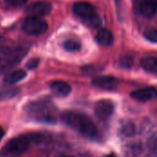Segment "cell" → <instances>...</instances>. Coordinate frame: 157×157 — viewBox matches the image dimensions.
I'll return each instance as SVG.
<instances>
[{
    "instance_id": "11",
    "label": "cell",
    "mask_w": 157,
    "mask_h": 157,
    "mask_svg": "<svg viewBox=\"0 0 157 157\" xmlns=\"http://www.w3.org/2000/svg\"><path fill=\"white\" fill-rule=\"evenodd\" d=\"M51 89L57 97H67L71 93V86L64 81H54L51 84Z\"/></svg>"
},
{
    "instance_id": "9",
    "label": "cell",
    "mask_w": 157,
    "mask_h": 157,
    "mask_svg": "<svg viewBox=\"0 0 157 157\" xmlns=\"http://www.w3.org/2000/svg\"><path fill=\"white\" fill-rule=\"evenodd\" d=\"M52 6L51 3L41 1V2H36V3L29 5L27 7L26 12L31 16L40 17L42 16H46L50 14L52 11Z\"/></svg>"
},
{
    "instance_id": "1",
    "label": "cell",
    "mask_w": 157,
    "mask_h": 157,
    "mask_svg": "<svg viewBox=\"0 0 157 157\" xmlns=\"http://www.w3.org/2000/svg\"><path fill=\"white\" fill-rule=\"evenodd\" d=\"M61 120L65 125L76 131L82 136L93 141L98 140V128L87 115L78 111H64L61 115Z\"/></svg>"
},
{
    "instance_id": "4",
    "label": "cell",
    "mask_w": 157,
    "mask_h": 157,
    "mask_svg": "<svg viewBox=\"0 0 157 157\" xmlns=\"http://www.w3.org/2000/svg\"><path fill=\"white\" fill-rule=\"evenodd\" d=\"M47 21L40 17L30 16L27 17L22 23V29L30 35H40L44 33L47 30Z\"/></svg>"
},
{
    "instance_id": "2",
    "label": "cell",
    "mask_w": 157,
    "mask_h": 157,
    "mask_svg": "<svg viewBox=\"0 0 157 157\" xmlns=\"http://www.w3.org/2000/svg\"><path fill=\"white\" fill-rule=\"evenodd\" d=\"M74 14L93 28H98L101 25L100 17H98L94 6L87 2H77L73 6Z\"/></svg>"
},
{
    "instance_id": "10",
    "label": "cell",
    "mask_w": 157,
    "mask_h": 157,
    "mask_svg": "<svg viewBox=\"0 0 157 157\" xmlns=\"http://www.w3.org/2000/svg\"><path fill=\"white\" fill-rule=\"evenodd\" d=\"M131 97L139 102H147L156 97V89L155 87H145L132 92Z\"/></svg>"
},
{
    "instance_id": "15",
    "label": "cell",
    "mask_w": 157,
    "mask_h": 157,
    "mask_svg": "<svg viewBox=\"0 0 157 157\" xmlns=\"http://www.w3.org/2000/svg\"><path fill=\"white\" fill-rule=\"evenodd\" d=\"M141 66L144 70L151 74H156L157 61L155 57H146L141 60Z\"/></svg>"
},
{
    "instance_id": "17",
    "label": "cell",
    "mask_w": 157,
    "mask_h": 157,
    "mask_svg": "<svg viewBox=\"0 0 157 157\" xmlns=\"http://www.w3.org/2000/svg\"><path fill=\"white\" fill-rule=\"evenodd\" d=\"M121 133L127 137H131L135 133V127L132 122L126 123L122 128H121Z\"/></svg>"
},
{
    "instance_id": "6",
    "label": "cell",
    "mask_w": 157,
    "mask_h": 157,
    "mask_svg": "<svg viewBox=\"0 0 157 157\" xmlns=\"http://www.w3.org/2000/svg\"><path fill=\"white\" fill-rule=\"evenodd\" d=\"M30 141L27 136L21 135L11 139L4 147V151L7 154L19 155L25 153L29 147Z\"/></svg>"
},
{
    "instance_id": "16",
    "label": "cell",
    "mask_w": 157,
    "mask_h": 157,
    "mask_svg": "<svg viewBox=\"0 0 157 157\" xmlns=\"http://www.w3.org/2000/svg\"><path fill=\"white\" fill-rule=\"evenodd\" d=\"M64 50L68 52H77L81 49V44L75 40H67L63 42Z\"/></svg>"
},
{
    "instance_id": "22",
    "label": "cell",
    "mask_w": 157,
    "mask_h": 157,
    "mask_svg": "<svg viewBox=\"0 0 157 157\" xmlns=\"http://www.w3.org/2000/svg\"><path fill=\"white\" fill-rule=\"evenodd\" d=\"M149 144H149L150 151L153 153L154 156L155 157V155H156V136H155V134L153 135V137L151 138Z\"/></svg>"
},
{
    "instance_id": "18",
    "label": "cell",
    "mask_w": 157,
    "mask_h": 157,
    "mask_svg": "<svg viewBox=\"0 0 157 157\" xmlns=\"http://www.w3.org/2000/svg\"><path fill=\"white\" fill-rule=\"evenodd\" d=\"M120 63H121V67H123L125 69H131L133 65V59L130 55H125L121 58Z\"/></svg>"
},
{
    "instance_id": "23",
    "label": "cell",
    "mask_w": 157,
    "mask_h": 157,
    "mask_svg": "<svg viewBox=\"0 0 157 157\" xmlns=\"http://www.w3.org/2000/svg\"><path fill=\"white\" fill-rule=\"evenodd\" d=\"M39 63H40V59L39 58H33V59H30L28 61L26 66H27V68L32 70V69H35L39 65Z\"/></svg>"
},
{
    "instance_id": "8",
    "label": "cell",
    "mask_w": 157,
    "mask_h": 157,
    "mask_svg": "<svg viewBox=\"0 0 157 157\" xmlns=\"http://www.w3.org/2000/svg\"><path fill=\"white\" fill-rule=\"evenodd\" d=\"M92 84L93 86L100 89L107 90V91H113L119 87L120 81L114 76L106 75V76H98L94 78Z\"/></svg>"
},
{
    "instance_id": "3",
    "label": "cell",
    "mask_w": 157,
    "mask_h": 157,
    "mask_svg": "<svg viewBox=\"0 0 157 157\" xmlns=\"http://www.w3.org/2000/svg\"><path fill=\"white\" fill-rule=\"evenodd\" d=\"M25 54L24 50L19 48H6L0 51V73L14 67Z\"/></svg>"
},
{
    "instance_id": "26",
    "label": "cell",
    "mask_w": 157,
    "mask_h": 157,
    "mask_svg": "<svg viewBox=\"0 0 157 157\" xmlns=\"http://www.w3.org/2000/svg\"><path fill=\"white\" fill-rule=\"evenodd\" d=\"M60 157H70V156H67V155H62V156Z\"/></svg>"
},
{
    "instance_id": "7",
    "label": "cell",
    "mask_w": 157,
    "mask_h": 157,
    "mask_svg": "<svg viewBox=\"0 0 157 157\" xmlns=\"http://www.w3.org/2000/svg\"><path fill=\"white\" fill-rule=\"evenodd\" d=\"M113 111H114V105L110 100L102 99L96 103L95 114L101 121H106L109 119L112 116Z\"/></svg>"
},
{
    "instance_id": "25",
    "label": "cell",
    "mask_w": 157,
    "mask_h": 157,
    "mask_svg": "<svg viewBox=\"0 0 157 157\" xmlns=\"http://www.w3.org/2000/svg\"><path fill=\"white\" fill-rule=\"evenodd\" d=\"M105 157H117L114 154H109V155H106Z\"/></svg>"
},
{
    "instance_id": "19",
    "label": "cell",
    "mask_w": 157,
    "mask_h": 157,
    "mask_svg": "<svg viewBox=\"0 0 157 157\" xmlns=\"http://www.w3.org/2000/svg\"><path fill=\"white\" fill-rule=\"evenodd\" d=\"M145 39L150 40L151 42L156 43L157 42V31L156 29H147L144 33Z\"/></svg>"
},
{
    "instance_id": "5",
    "label": "cell",
    "mask_w": 157,
    "mask_h": 157,
    "mask_svg": "<svg viewBox=\"0 0 157 157\" xmlns=\"http://www.w3.org/2000/svg\"><path fill=\"white\" fill-rule=\"evenodd\" d=\"M52 108L49 107L48 104L42 102H34L31 103L29 107V113L35 117L40 121L45 122H55V119L52 113Z\"/></svg>"
},
{
    "instance_id": "20",
    "label": "cell",
    "mask_w": 157,
    "mask_h": 157,
    "mask_svg": "<svg viewBox=\"0 0 157 157\" xmlns=\"http://www.w3.org/2000/svg\"><path fill=\"white\" fill-rule=\"evenodd\" d=\"M17 92V89H10V90H6V91H4V92H1L0 93V99H3V98H12L14 97Z\"/></svg>"
},
{
    "instance_id": "24",
    "label": "cell",
    "mask_w": 157,
    "mask_h": 157,
    "mask_svg": "<svg viewBox=\"0 0 157 157\" xmlns=\"http://www.w3.org/2000/svg\"><path fill=\"white\" fill-rule=\"evenodd\" d=\"M4 134H5V132H4L3 128L0 126V141L2 140V138H3V136H4Z\"/></svg>"
},
{
    "instance_id": "21",
    "label": "cell",
    "mask_w": 157,
    "mask_h": 157,
    "mask_svg": "<svg viewBox=\"0 0 157 157\" xmlns=\"http://www.w3.org/2000/svg\"><path fill=\"white\" fill-rule=\"evenodd\" d=\"M4 1L6 4L11 6H21L28 2V0H4Z\"/></svg>"
},
{
    "instance_id": "12",
    "label": "cell",
    "mask_w": 157,
    "mask_h": 157,
    "mask_svg": "<svg viewBox=\"0 0 157 157\" xmlns=\"http://www.w3.org/2000/svg\"><path fill=\"white\" fill-rule=\"evenodd\" d=\"M140 10L142 14L147 17L155 16L157 10V0H143Z\"/></svg>"
},
{
    "instance_id": "14",
    "label": "cell",
    "mask_w": 157,
    "mask_h": 157,
    "mask_svg": "<svg viewBox=\"0 0 157 157\" xmlns=\"http://www.w3.org/2000/svg\"><path fill=\"white\" fill-rule=\"evenodd\" d=\"M27 74L24 70H16L14 72H11L9 74H7L4 80H3V83L5 85H13V84H16L19 81H21L22 79H24L26 77Z\"/></svg>"
},
{
    "instance_id": "13",
    "label": "cell",
    "mask_w": 157,
    "mask_h": 157,
    "mask_svg": "<svg viewBox=\"0 0 157 157\" xmlns=\"http://www.w3.org/2000/svg\"><path fill=\"white\" fill-rule=\"evenodd\" d=\"M97 41L103 46H110L114 41L113 34L110 30L103 29L97 33Z\"/></svg>"
}]
</instances>
